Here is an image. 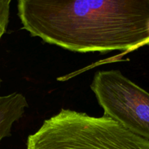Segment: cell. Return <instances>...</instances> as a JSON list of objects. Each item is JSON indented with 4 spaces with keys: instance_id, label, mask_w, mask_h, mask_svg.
Returning a JSON list of instances; mask_svg holds the SVG:
<instances>
[{
    "instance_id": "7a4b0ae2",
    "label": "cell",
    "mask_w": 149,
    "mask_h": 149,
    "mask_svg": "<svg viewBox=\"0 0 149 149\" xmlns=\"http://www.w3.org/2000/svg\"><path fill=\"white\" fill-rule=\"evenodd\" d=\"M26 149H149V140L107 116L62 109L28 137Z\"/></svg>"
},
{
    "instance_id": "6da1fadb",
    "label": "cell",
    "mask_w": 149,
    "mask_h": 149,
    "mask_svg": "<svg viewBox=\"0 0 149 149\" xmlns=\"http://www.w3.org/2000/svg\"><path fill=\"white\" fill-rule=\"evenodd\" d=\"M17 15L31 36L71 52L149 45V0H19Z\"/></svg>"
},
{
    "instance_id": "8992f818",
    "label": "cell",
    "mask_w": 149,
    "mask_h": 149,
    "mask_svg": "<svg viewBox=\"0 0 149 149\" xmlns=\"http://www.w3.org/2000/svg\"><path fill=\"white\" fill-rule=\"evenodd\" d=\"M1 80L0 79V86H1Z\"/></svg>"
},
{
    "instance_id": "277c9868",
    "label": "cell",
    "mask_w": 149,
    "mask_h": 149,
    "mask_svg": "<svg viewBox=\"0 0 149 149\" xmlns=\"http://www.w3.org/2000/svg\"><path fill=\"white\" fill-rule=\"evenodd\" d=\"M28 107L29 103L21 93L0 96V142L11 135L13 125L23 116Z\"/></svg>"
},
{
    "instance_id": "3957f363",
    "label": "cell",
    "mask_w": 149,
    "mask_h": 149,
    "mask_svg": "<svg viewBox=\"0 0 149 149\" xmlns=\"http://www.w3.org/2000/svg\"><path fill=\"white\" fill-rule=\"evenodd\" d=\"M90 88L103 116L149 140V93L118 70L97 71Z\"/></svg>"
},
{
    "instance_id": "5b68a950",
    "label": "cell",
    "mask_w": 149,
    "mask_h": 149,
    "mask_svg": "<svg viewBox=\"0 0 149 149\" xmlns=\"http://www.w3.org/2000/svg\"><path fill=\"white\" fill-rule=\"evenodd\" d=\"M11 0H0V39L7 31Z\"/></svg>"
}]
</instances>
